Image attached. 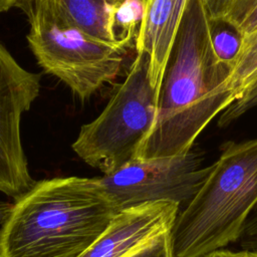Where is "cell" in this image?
I'll return each instance as SVG.
<instances>
[{
	"instance_id": "6da1fadb",
	"label": "cell",
	"mask_w": 257,
	"mask_h": 257,
	"mask_svg": "<svg viewBox=\"0 0 257 257\" xmlns=\"http://www.w3.org/2000/svg\"><path fill=\"white\" fill-rule=\"evenodd\" d=\"M233 66L215 54L203 0H188L164 72L156 122L139 158L190 152L197 137L238 96Z\"/></svg>"
},
{
	"instance_id": "7a4b0ae2",
	"label": "cell",
	"mask_w": 257,
	"mask_h": 257,
	"mask_svg": "<svg viewBox=\"0 0 257 257\" xmlns=\"http://www.w3.org/2000/svg\"><path fill=\"white\" fill-rule=\"evenodd\" d=\"M116 213L98 177L35 182L0 226V257H79Z\"/></svg>"
},
{
	"instance_id": "3957f363",
	"label": "cell",
	"mask_w": 257,
	"mask_h": 257,
	"mask_svg": "<svg viewBox=\"0 0 257 257\" xmlns=\"http://www.w3.org/2000/svg\"><path fill=\"white\" fill-rule=\"evenodd\" d=\"M257 206V138L228 142L170 231L173 257H203L243 234Z\"/></svg>"
},
{
	"instance_id": "277c9868",
	"label": "cell",
	"mask_w": 257,
	"mask_h": 257,
	"mask_svg": "<svg viewBox=\"0 0 257 257\" xmlns=\"http://www.w3.org/2000/svg\"><path fill=\"white\" fill-rule=\"evenodd\" d=\"M160 90L150 76L149 56L136 52L124 80L115 86L100 114L81 126L72 150L103 175L139 158L156 122Z\"/></svg>"
},
{
	"instance_id": "5b68a950",
	"label": "cell",
	"mask_w": 257,
	"mask_h": 257,
	"mask_svg": "<svg viewBox=\"0 0 257 257\" xmlns=\"http://www.w3.org/2000/svg\"><path fill=\"white\" fill-rule=\"evenodd\" d=\"M24 13L29 22L28 44L39 66L80 99L89 98L119 74L127 52L42 12Z\"/></svg>"
},
{
	"instance_id": "8992f818",
	"label": "cell",
	"mask_w": 257,
	"mask_h": 257,
	"mask_svg": "<svg viewBox=\"0 0 257 257\" xmlns=\"http://www.w3.org/2000/svg\"><path fill=\"white\" fill-rule=\"evenodd\" d=\"M210 170L211 166L203 167L201 156L191 150L172 157L137 158L98 179L118 212L156 201L187 204Z\"/></svg>"
},
{
	"instance_id": "52a82bcc",
	"label": "cell",
	"mask_w": 257,
	"mask_h": 257,
	"mask_svg": "<svg viewBox=\"0 0 257 257\" xmlns=\"http://www.w3.org/2000/svg\"><path fill=\"white\" fill-rule=\"evenodd\" d=\"M23 11L35 10L70 23L88 35L127 52L135 48L145 0H20Z\"/></svg>"
},
{
	"instance_id": "ba28073f",
	"label": "cell",
	"mask_w": 257,
	"mask_h": 257,
	"mask_svg": "<svg viewBox=\"0 0 257 257\" xmlns=\"http://www.w3.org/2000/svg\"><path fill=\"white\" fill-rule=\"evenodd\" d=\"M40 90V75L23 68L0 43V187L26 161L21 141L22 114Z\"/></svg>"
},
{
	"instance_id": "9c48e42d",
	"label": "cell",
	"mask_w": 257,
	"mask_h": 257,
	"mask_svg": "<svg viewBox=\"0 0 257 257\" xmlns=\"http://www.w3.org/2000/svg\"><path fill=\"white\" fill-rule=\"evenodd\" d=\"M180 207L172 201H156L118 211L107 229L79 257H124L171 231Z\"/></svg>"
},
{
	"instance_id": "30bf717a",
	"label": "cell",
	"mask_w": 257,
	"mask_h": 257,
	"mask_svg": "<svg viewBox=\"0 0 257 257\" xmlns=\"http://www.w3.org/2000/svg\"><path fill=\"white\" fill-rule=\"evenodd\" d=\"M187 3L188 0H145L136 52L149 56L151 79L160 88Z\"/></svg>"
},
{
	"instance_id": "8fae6325",
	"label": "cell",
	"mask_w": 257,
	"mask_h": 257,
	"mask_svg": "<svg viewBox=\"0 0 257 257\" xmlns=\"http://www.w3.org/2000/svg\"><path fill=\"white\" fill-rule=\"evenodd\" d=\"M209 31L216 56L234 67L243 45L244 35L224 18H209Z\"/></svg>"
},
{
	"instance_id": "7c38bea8",
	"label": "cell",
	"mask_w": 257,
	"mask_h": 257,
	"mask_svg": "<svg viewBox=\"0 0 257 257\" xmlns=\"http://www.w3.org/2000/svg\"><path fill=\"white\" fill-rule=\"evenodd\" d=\"M257 80V30L244 36L243 45L234 64L230 85L238 98L245 89Z\"/></svg>"
},
{
	"instance_id": "4fadbf2b",
	"label": "cell",
	"mask_w": 257,
	"mask_h": 257,
	"mask_svg": "<svg viewBox=\"0 0 257 257\" xmlns=\"http://www.w3.org/2000/svg\"><path fill=\"white\" fill-rule=\"evenodd\" d=\"M244 36L257 30V0H233L223 17Z\"/></svg>"
},
{
	"instance_id": "5bb4252c",
	"label": "cell",
	"mask_w": 257,
	"mask_h": 257,
	"mask_svg": "<svg viewBox=\"0 0 257 257\" xmlns=\"http://www.w3.org/2000/svg\"><path fill=\"white\" fill-rule=\"evenodd\" d=\"M254 107H257V80L250 84L238 99L220 113L218 124L226 126Z\"/></svg>"
},
{
	"instance_id": "9a60e30c",
	"label": "cell",
	"mask_w": 257,
	"mask_h": 257,
	"mask_svg": "<svg viewBox=\"0 0 257 257\" xmlns=\"http://www.w3.org/2000/svg\"><path fill=\"white\" fill-rule=\"evenodd\" d=\"M124 257H173L170 231L153 238Z\"/></svg>"
},
{
	"instance_id": "2e32d148",
	"label": "cell",
	"mask_w": 257,
	"mask_h": 257,
	"mask_svg": "<svg viewBox=\"0 0 257 257\" xmlns=\"http://www.w3.org/2000/svg\"><path fill=\"white\" fill-rule=\"evenodd\" d=\"M210 19L223 18L233 0H203Z\"/></svg>"
},
{
	"instance_id": "e0dca14e",
	"label": "cell",
	"mask_w": 257,
	"mask_h": 257,
	"mask_svg": "<svg viewBox=\"0 0 257 257\" xmlns=\"http://www.w3.org/2000/svg\"><path fill=\"white\" fill-rule=\"evenodd\" d=\"M244 246L248 250H257V214L249 218L244 228Z\"/></svg>"
},
{
	"instance_id": "ac0fdd59",
	"label": "cell",
	"mask_w": 257,
	"mask_h": 257,
	"mask_svg": "<svg viewBox=\"0 0 257 257\" xmlns=\"http://www.w3.org/2000/svg\"><path fill=\"white\" fill-rule=\"evenodd\" d=\"M203 257H246V250L243 251H231L226 249H220L214 252H211Z\"/></svg>"
},
{
	"instance_id": "d6986e66",
	"label": "cell",
	"mask_w": 257,
	"mask_h": 257,
	"mask_svg": "<svg viewBox=\"0 0 257 257\" xmlns=\"http://www.w3.org/2000/svg\"><path fill=\"white\" fill-rule=\"evenodd\" d=\"M13 204L9 202H4L0 200V226L4 223V221L7 219L8 215L10 214L12 210Z\"/></svg>"
},
{
	"instance_id": "ffe728a7",
	"label": "cell",
	"mask_w": 257,
	"mask_h": 257,
	"mask_svg": "<svg viewBox=\"0 0 257 257\" xmlns=\"http://www.w3.org/2000/svg\"><path fill=\"white\" fill-rule=\"evenodd\" d=\"M20 0H0V14L8 11L10 8L18 5Z\"/></svg>"
},
{
	"instance_id": "44dd1931",
	"label": "cell",
	"mask_w": 257,
	"mask_h": 257,
	"mask_svg": "<svg viewBox=\"0 0 257 257\" xmlns=\"http://www.w3.org/2000/svg\"><path fill=\"white\" fill-rule=\"evenodd\" d=\"M246 257H257V250H246Z\"/></svg>"
}]
</instances>
